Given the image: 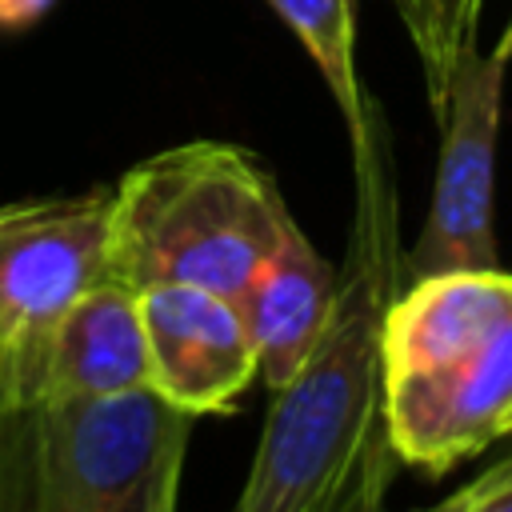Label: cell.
<instances>
[{"label": "cell", "mask_w": 512, "mask_h": 512, "mask_svg": "<svg viewBox=\"0 0 512 512\" xmlns=\"http://www.w3.org/2000/svg\"><path fill=\"white\" fill-rule=\"evenodd\" d=\"M352 172L356 212L332 320L300 372L272 392L232 512H384L400 460L384 412L380 324L404 284L384 120L352 152Z\"/></svg>", "instance_id": "6da1fadb"}, {"label": "cell", "mask_w": 512, "mask_h": 512, "mask_svg": "<svg viewBox=\"0 0 512 512\" xmlns=\"http://www.w3.org/2000/svg\"><path fill=\"white\" fill-rule=\"evenodd\" d=\"M396 460L444 476L512 436V272L404 280L380 324Z\"/></svg>", "instance_id": "7a4b0ae2"}, {"label": "cell", "mask_w": 512, "mask_h": 512, "mask_svg": "<svg viewBox=\"0 0 512 512\" xmlns=\"http://www.w3.org/2000/svg\"><path fill=\"white\" fill-rule=\"evenodd\" d=\"M292 220L260 156L188 140L112 184V276L132 288L196 284L236 300Z\"/></svg>", "instance_id": "3957f363"}, {"label": "cell", "mask_w": 512, "mask_h": 512, "mask_svg": "<svg viewBox=\"0 0 512 512\" xmlns=\"http://www.w3.org/2000/svg\"><path fill=\"white\" fill-rule=\"evenodd\" d=\"M192 424L152 388L0 412L4 512H176Z\"/></svg>", "instance_id": "277c9868"}, {"label": "cell", "mask_w": 512, "mask_h": 512, "mask_svg": "<svg viewBox=\"0 0 512 512\" xmlns=\"http://www.w3.org/2000/svg\"><path fill=\"white\" fill-rule=\"evenodd\" d=\"M112 272V188L0 208V400L48 328Z\"/></svg>", "instance_id": "5b68a950"}, {"label": "cell", "mask_w": 512, "mask_h": 512, "mask_svg": "<svg viewBox=\"0 0 512 512\" xmlns=\"http://www.w3.org/2000/svg\"><path fill=\"white\" fill-rule=\"evenodd\" d=\"M508 60L472 52L448 92L436 120L440 156L424 228L404 252V280L464 268H500L496 244V144L504 116Z\"/></svg>", "instance_id": "8992f818"}, {"label": "cell", "mask_w": 512, "mask_h": 512, "mask_svg": "<svg viewBox=\"0 0 512 512\" xmlns=\"http://www.w3.org/2000/svg\"><path fill=\"white\" fill-rule=\"evenodd\" d=\"M148 384L188 416H224L260 380L240 304L196 284L140 288Z\"/></svg>", "instance_id": "52a82bcc"}, {"label": "cell", "mask_w": 512, "mask_h": 512, "mask_svg": "<svg viewBox=\"0 0 512 512\" xmlns=\"http://www.w3.org/2000/svg\"><path fill=\"white\" fill-rule=\"evenodd\" d=\"M132 388H152L140 288L108 272L48 328L20 380L0 400V412L40 400L112 396Z\"/></svg>", "instance_id": "ba28073f"}, {"label": "cell", "mask_w": 512, "mask_h": 512, "mask_svg": "<svg viewBox=\"0 0 512 512\" xmlns=\"http://www.w3.org/2000/svg\"><path fill=\"white\" fill-rule=\"evenodd\" d=\"M336 288H340V268H332L312 248L304 228L292 220L280 244L268 252V260L252 272V280L236 296L256 348L260 384L268 392L288 384L316 348V340L324 336L336 308Z\"/></svg>", "instance_id": "9c48e42d"}, {"label": "cell", "mask_w": 512, "mask_h": 512, "mask_svg": "<svg viewBox=\"0 0 512 512\" xmlns=\"http://www.w3.org/2000/svg\"><path fill=\"white\" fill-rule=\"evenodd\" d=\"M272 12L296 32L312 64L320 68L352 148H360L380 124V108L356 76V0H268Z\"/></svg>", "instance_id": "30bf717a"}, {"label": "cell", "mask_w": 512, "mask_h": 512, "mask_svg": "<svg viewBox=\"0 0 512 512\" xmlns=\"http://www.w3.org/2000/svg\"><path fill=\"white\" fill-rule=\"evenodd\" d=\"M392 4L416 48L432 120H440L460 64L480 48L484 0H392Z\"/></svg>", "instance_id": "8fae6325"}, {"label": "cell", "mask_w": 512, "mask_h": 512, "mask_svg": "<svg viewBox=\"0 0 512 512\" xmlns=\"http://www.w3.org/2000/svg\"><path fill=\"white\" fill-rule=\"evenodd\" d=\"M460 512H512V452L460 488Z\"/></svg>", "instance_id": "7c38bea8"}, {"label": "cell", "mask_w": 512, "mask_h": 512, "mask_svg": "<svg viewBox=\"0 0 512 512\" xmlns=\"http://www.w3.org/2000/svg\"><path fill=\"white\" fill-rule=\"evenodd\" d=\"M48 8H52V0H0V28L20 32V28L36 24Z\"/></svg>", "instance_id": "4fadbf2b"}, {"label": "cell", "mask_w": 512, "mask_h": 512, "mask_svg": "<svg viewBox=\"0 0 512 512\" xmlns=\"http://www.w3.org/2000/svg\"><path fill=\"white\" fill-rule=\"evenodd\" d=\"M412 512H460V488H456L452 496H444V500H436V504H428V508H412Z\"/></svg>", "instance_id": "5bb4252c"}, {"label": "cell", "mask_w": 512, "mask_h": 512, "mask_svg": "<svg viewBox=\"0 0 512 512\" xmlns=\"http://www.w3.org/2000/svg\"><path fill=\"white\" fill-rule=\"evenodd\" d=\"M496 52H500L504 60H512V16H508V24H504V32H500V40H496Z\"/></svg>", "instance_id": "9a60e30c"}]
</instances>
